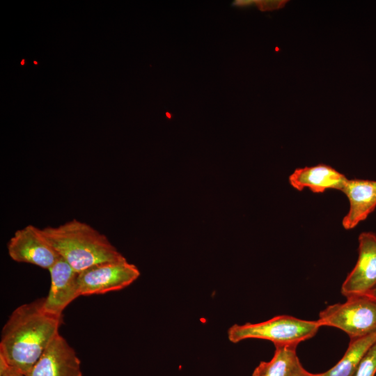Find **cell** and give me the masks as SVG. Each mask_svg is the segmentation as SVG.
<instances>
[{"mask_svg":"<svg viewBox=\"0 0 376 376\" xmlns=\"http://www.w3.org/2000/svg\"><path fill=\"white\" fill-rule=\"evenodd\" d=\"M41 230L59 256L77 272L125 258L105 235L77 219Z\"/></svg>","mask_w":376,"mask_h":376,"instance_id":"2","label":"cell"},{"mask_svg":"<svg viewBox=\"0 0 376 376\" xmlns=\"http://www.w3.org/2000/svg\"><path fill=\"white\" fill-rule=\"evenodd\" d=\"M376 374V342L360 362L354 376H375Z\"/></svg>","mask_w":376,"mask_h":376,"instance_id":"14","label":"cell"},{"mask_svg":"<svg viewBox=\"0 0 376 376\" xmlns=\"http://www.w3.org/2000/svg\"><path fill=\"white\" fill-rule=\"evenodd\" d=\"M358 259L343 281L340 292L347 297L368 294L376 286V234L359 236Z\"/></svg>","mask_w":376,"mask_h":376,"instance_id":"7","label":"cell"},{"mask_svg":"<svg viewBox=\"0 0 376 376\" xmlns=\"http://www.w3.org/2000/svg\"><path fill=\"white\" fill-rule=\"evenodd\" d=\"M376 342V331L368 335L350 338L343 357L328 370L317 376H354L368 350Z\"/></svg>","mask_w":376,"mask_h":376,"instance_id":"12","label":"cell"},{"mask_svg":"<svg viewBox=\"0 0 376 376\" xmlns=\"http://www.w3.org/2000/svg\"><path fill=\"white\" fill-rule=\"evenodd\" d=\"M7 249L13 260L48 270L60 258L41 229L33 225L17 230L8 241Z\"/></svg>","mask_w":376,"mask_h":376,"instance_id":"6","label":"cell"},{"mask_svg":"<svg viewBox=\"0 0 376 376\" xmlns=\"http://www.w3.org/2000/svg\"><path fill=\"white\" fill-rule=\"evenodd\" d=\"M24 60H22V62H21V64L24 65Z\"/></svg>","mask_w":376,"mask_h":376,"instance_id":"18","label":"cell"},{"mask_svg":"<svg viewBox=\"0 0 376 376\" xmlns=\"http://www.w3.org/2000/svg\"><path fill=\"white\" fill-rule=\"evenodd\" d=\"M45 297L17 306L4 324L0 354L25 375L59 334L63 315L47 312Z\"/></svg>","mask_w":376,"mask_h":376,"instance_id":"1","label":"cell"},{"mask_svg":"<svg viewBox=\"0 0 376 376\" xmlns=\"http://www.w3.org/2000/svg\"><path fill=\"white\" fill-rule=\"evenodd\" d=\"M140 276L137 267L125 258L95 265L79 272L81 296L105 294L122 290Z\"/></svg>","mask_w":376,"mask_h":376,"instance_id":"5","label":"cell"},{"mask_svg":"<svg viewBox=\"0 0 376 376\" xmlns=\"http://www.w3.org/2000/svg\"><path fill=\"white\" fill-rule=\"evenodd\" d=\"M366 295H368V296H369V297H370L373 299L376 300V286L371 291H370L368 294H366Z\"/></svg>","mask_w":376,"mask_h":376,"instance_id":"17","label":"cell"},{"mask_svg":"<svg viewBox=\"0 0 376 376\" xmlns=\"http://www.w3.org/2000/svg\"><path fill=\"white\" fill-rule=\"evenodd\" d=\"M320 327L318 320L282 315L258 323L235 324L228 329V338L233 343L256 338L269 340L274 345L297 346L313 338Z\"/></svg>","mask_w":376,"mask_h":376,"instance_id":"3","label":"cell"},{"mask_svg":"<svg viewBox=\"0 0 376 376\" xmlns=\"http://www.w3.org/2000/svg\"><path fill=\"white\" fill-rule=\"evenodd\" d=\"M0 376H25L20 370L8 363L0 354Z\"/></svg>","mask_w":376,"mask_h":376,"instance_id":"15","label":"cell"},{"mask_svg":"<svg viewBox=\"0 0 376 376\" xmlns=\"http://www.w3.org/2000/svg\"><path fill=\"white\" fill-rule=\"evenodd\" d=\"M349 201V210L342 225L346 230L355 228L376 207V180L347 179L341 190Z\"/></svg>","mask_w":376,"mask_h":376,"instance_id":"10","label":"cell"},{"mask_svg":"<svg viewBox=\"0 0 376 376\" xmlns=\"http://www.w3.org/2000/svg\"><path fill=\"white\" fill-rule=\"evenodd\" d=\"M317 375H318V373H312L308 371L307 370H306L302 366L295 376H317Z\"/></svg>","mask_w":376,"mask_h":376,"instance_id":"16","label":"cell"},{"mask_svg":"<svg viewBox=\"0 0 376 376\" xmlns=\"http://www.w3.org/2000/svg\"><path fill=\"white\" fill-rule=\"evenodd\" d=\"M25 376H82L81 361L58 334Z\"/></svg>","mask_w":376,"mask_h":376,"instance_id":"8","label":"cell"},{"mask_svg":"<svg viewBox=\"0 0 376 376\" xmlns=\"http://www.w3.org/2000/svg\"><path fill=\"white\" fill-rule=\"evenodd\" d=\"M347 180L345 175L324 164L296 169L289 176V182L293 188L298 191L308 188L318 194L327 189L341 191Z\"/></svg>","mask_w":376,"mask_h":376,"instance_id":"11","label":"cell"},{"mask_svg":"<svg viewBox=\"0 0 376 376\" xmlns=\"http://www.w3.org/2000/svg\"><path fill=\"white\" fill-rule=\"evenodd\" d=\"M273 357L261 361L251 376H295L302 367L297 354V345H274Z\"/></svg>","mask_w":376,"mask_h":376,"instance_id":"13","label":"cell"},{"mask_svg":"<svg viewBox=\"0 0 376 376\" xmlns=\"http://www.w3.org/2000/svg\"><path fill=\"white\" fill-rule=\"evenodd\" d=\"M34 63L36 65L38 63H37V61H34Z\"/></svg>","mask_w":376,"mask_h":376,"instance_id":"19","label":"cell"},{"mask_svg":"<svg viewBox=\"0 0 376 376\" xmlns=\"http://www.w3.org/2000/svg\"><path fill=\"white\" fill-rule=\"evenodd\" d=\"M51 284L44 307L52 314L62 316L65 308L75 299L81 296L78 275L63 258H60L49 269Z\"/></svg>","mask_w":376,"mask_h":376,"instance_id":"9","label":"cell"},{"mask_svg":"<svg viewBox=\"0 0 376 376\" xmlns=\"http://www.w3.org/2000/svg\"><path fill=\"white\" fill-rule=\"evenodd\" d=\"M344 303L327 306L317 320L320 327L342 330L350 338H358L376 331V300L366 295L346 298Z\"/></svg>","mask_w":376,"mask_h":376,"instance_id":"4","label":"cell"}]
</instances>
